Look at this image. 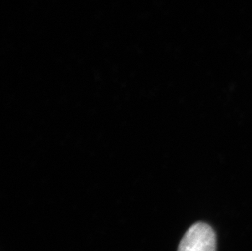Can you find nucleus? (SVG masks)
I'll use <instances>...</instances> for the list:
<instances>
[{
  "label": "nucleus",
  "mask_w": 252,
  "mask_h": 251,
  "mask_svg": "<svg viewBox=\"0 0 252 251\" xmlns=\"http://www.w3.org/2000/svg\"><path fill=\"white\" fill-rule=\"evenodd\" d=\"M177 251H217L214 230L207 223H194L184 235Z\"/></svg>",
  "instance_id": "obj_1"
}]
</instances>
